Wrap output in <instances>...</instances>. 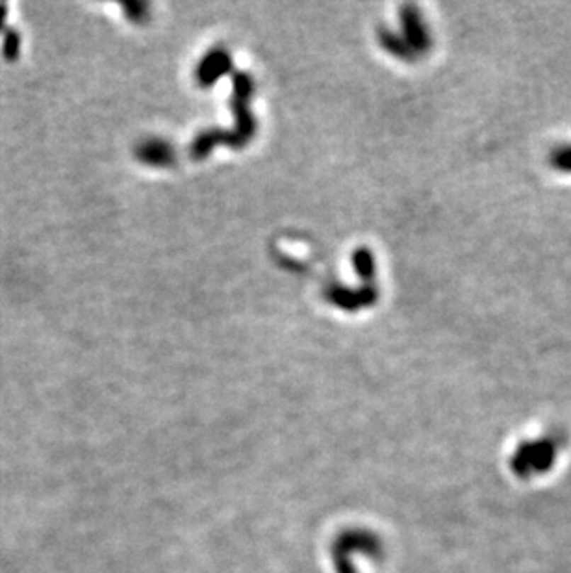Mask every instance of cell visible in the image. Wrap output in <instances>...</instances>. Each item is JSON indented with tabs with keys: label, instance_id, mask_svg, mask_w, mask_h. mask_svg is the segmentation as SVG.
<instances>
[{
	"label": "cell",
	"instance_id": "cell-3",
	"mask_svg": "<svg viewBox=\"0 0 571 573\" xmlns=\"http://www.w3.org/2000/svg\"><path fill=\"white\" fill-rule=\"evenodd\" d=\"M21 50V35L17 30H6L4 35V47H2V54L8 62H15L19 56Z\"/></svg>",
	"mask_w": 571,
	"mask_h": 573
},
{
	"label": "cell",
	"instance_id": "cell-1",
	"mask_svg": "<svg viewBox=\"0 0 571 573\" xmlns=\"http://www.w3.org/2000/svg\"><path fill=\"white\" fill-rule=\"evenodd\" d=\"M228 65H230V62H228V56L223 52H217V54H213V56H210V58H206V62H204L203 67H200V71H199L200 82L203 84L213 82V80L219 76V73H221L223 69L227 71Z\"/></svg>",
	"mask_w": 571,
	"mask_h": 573
},
{
	"label": "cell",
	"instance_id": "cell-2",
	"mask_svg": "<svg viewBox=\"0 0 571 573\" xmlns=\"http://www.w3.org/2000/svg\"><path fill=\"white\" fill-rule=\"evenodd\" d=\"M140 156L145 161H150L154 166H167L173 160V151L164 143H147L140 149Z\"/></svg>",
	"mask_w": 571,
	"mask_h": 573
},
{
	"label": "cell",
	"instance_id": "cell-4",
	"mask_svg": "<svg viewBox=\"0 0 571 573\" xmlns=\"http://www.w3.org/2000/svg\"><path fill=\"white\" fill-rule=\"evenodd\" d=\"M6 13H8V6L0 4V30H2V26H4Z\"/></svg>",
	"mask_w": 571,
	"mask_h": 573
}]
</instances>
